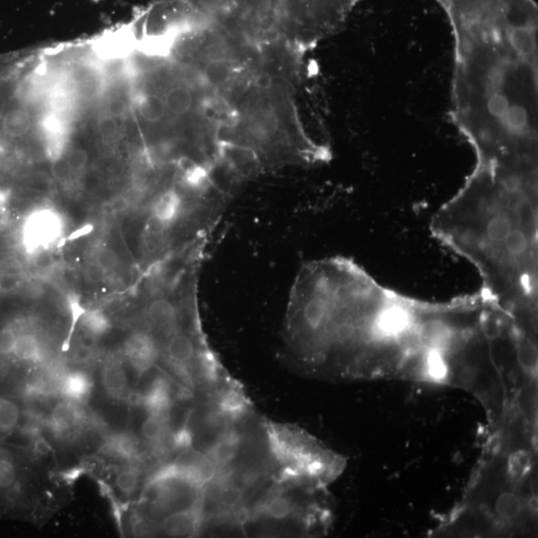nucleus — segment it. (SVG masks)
Here are the masks:
<instances>
[{
  "mask_svg": "<svg viewBox=\"0 0 538 538\" xmlns=\"http://www.w3.org/2000/svg\"><path fill=\"white\" fill-rule=\"evenodd\" d=\"M136 36L129 26L110 31L102 35L93 44V50L98 58L105 61H120L128 58L137 50Z\"/></svg>",
  "mask_w": 538,
  "mask_h": 538,
  "instance_id": "nucleus-8",
  "label": "nucleus"
},
{
  "mask_svg": "<svg viewBox=\"0 0 538 538\" xmlns=\"http://www.w3.org/2000/svg\"><path fill=\"white\" fill-rule=\"evenodd\" d=\"M16 471L12 462L5 458H0V488H8L14 482Z\"/></svg>",
  "mask_w": 538,
  "mask_h": 538,
  "instance_id": "nucleus-23",
  "label": "nucleus"
},
{
  "mask_svg": "<svg viewBox=\"0 0 538 538\" xmlns=\"http://www.w3.org/2000/svg\"><path fill=\"white\" fill-rule=\"evenodd\" d=\"M104 449L109 455L122 460H135L139 455L138 442L128 434H118L108 438Z\"/></svg>",
  "mask_w": 538,
  "mask_h": 538,
  "instance_id": "nucleus-14",
  "label": "nucleus"
},
{
  "mask_svg": "<svg viewBox=\"0 0 538 538\" xmlns=\"http://www.w3.org/2000/svg\"><path fill=\"white\" fill-rule=\"evenodd\" d=\"M538 175L475 166L431 218L434 236L477 269L480 292L537 330Z\"/></svg>",
  "mask_w": 538,
  "mask_h": 538,
  "instance_id": "nucleus-3",
  "label": "nucleus"
},
{
  "mask_svg": "<svg viewBox=\"0 0 538 538\" xmlns=\"http://www.w3.org/2000/svg\"><path fill=\"white\" fill-rule=\"evenodd\" d=\"M19 420V409L11 401L0 400V429L8 431L16 426Z\"/></svg>",
  "mask_w": 538,
  "mask_h": 538,
  "instance_id": "nucleus-20",
  "label": "nucleus"
},
{
  "mask_svg": "<svg viewBox=\"0 0 538 538\" xmlns=\"http://www.w3.org/2000/svg\"><path fill=\"white\" fill-rule=\"evenodd\" d=\"M34 451L38 457L47 458L51 457L53 453L49 442L43 438H37L34 442Z\"/></svg>",
  "mask_w": 538,
  "mask_h": 538,
  "instance_id": "nucleus-31",
  "label": "nucleus"
},
{
  "mask_svg": "<svg viewBox=\"0 0 538 538\" xmlns=\"http://www.w3.org/2000/svg\"><path fill=\"white\" fill-rule=\"evenodd\" d=\"M134 105L141 119L149 125H161L168 118L165 102L161 92H139L134 97Z\"/></svg>",
  "mask_w": 538,
  "mask_h": 538,
  "instance_id": "nucleus-9",
  "label": "nucleus"
},
{
  "mask_svg": "<svg viewBox=\"0 0 538 538\" xmlns=\"http://www.w3.org/2000/svg\"><path fill=\"white\" fill-rule=\"evenodd\" d=\"M274 482L263 497L245 509L240 522L243 533H324L330 522L326 502L320 497L325 489L304 488L276 477Z\"/></svg>",
  "mask_w": 538,
  "mask_h": 538,
  "instance_id": "nucleus-5",
  "label": "nucleus"
},
{
  "mask_svg": "<svg viewBox=\"0 0 538 538\" xmlns=\"http://www.w3.org/2000/svg\"><path fill=\"white\" fill-rule=\"evenodd\" d=\"M127 110V105H126L125 101H124L123 99L113 98L108 102L107 112L106 113L119 119L121 118V117L125 116Z\"/></svg>",
  "mask_w": 538,
  "mask_h": 538,
  "instance_id": "nucleus-28",
  "label": "nucleus"
},
{
  "mask_svg": "<svg viewBox=\"0 0 538 538\" xmlns=\"http://www.w3.org/2000/svg\"><path fill=\"white\" fill-rule=\"evenodd\" d=\"M128 376L123 365L118 360H112L102 371V385L110 397H123L128 390Z\"/></svg>",
  "mask_w": 538,
  "mask_h": 538,
  "instance_id": "nucleus-11",
  "label": "nucleus"
},
{
  "mask_svg": "<svg viewBox=\"0 0 538 538\" xmlns=\"http://www.w3.org/2000/svg\"><path fill=\"white\" fill-rule=\"evenodd\" d=\"M124 354L139 377L155 370H161L159 367L161 350L158 339L150 328L131 334L124 345Z\"/></svg>",
  "mask_w": 538,
  "mask_h": 538,
  "instance_id": "nucleus-7",
  "label": "nucleus"
},
{
  "mask_svg": "<svg viewBox=\"0 0 538 538\" xmlns=\"http://www.w3.org/2000/svg\"><path fill=\"white\" fill-rule=\"evenodd\" d=\"M93 232H94V225L92 223H85V225H80L76 229L71 232L66 238H61L60 240H61L62 245L68 243H74V241L90 236Z\"/></svg>",
  "mask_w": 538,
  "mask_h": 538,
  "instance_id": "nucleus-26",
  "label": "nucleus"
},
{
  "mask_svg": "<svg viewBox=\"0 0 538 538\" xmlns=\"http://www.w3.org/2000/svg\"><path fill=\"white\" fill-rule=\"evenodd\" d=\"M491 303H493V302H491ZM491 306H489V309H491ZM488 312H489V310H488ZM486 314H488V313H486ZM484 319H486V318H484ZM482 325H484V323H482ZM480 329H482V328H480ZM478 333H480V332H478ZM477 337H478V336H477ZM475 339H477V338H475ZM473 343H475V341H473ZM469 352H471V350H469ZM468 361H469V357H468ZM467 367H468V364H467ZM467 370H468V369H467Z\"/></svg>",
  "mask_w": 538,
  "mask_h": 538,
  "instance_id": "nucleus-32",
  "label": "nucleus"
},
{
  "mask_svg": "<svg viewBox=\"0 0 538 538\" xmlns=\"http://www.w3.org/2000/svg\"><path fill=\"white\" fill-rule=\"evenodd\" d=\"M33 256H34L35 265L40 269H48L52 265L53 258L49 254V250H41Z\"/></svg>",
  "mask_w": 538,
  "mask_h": 538,
  "instance_id": "nucleus-30",
  "label": "nucleus"
},
{
  "mask_svg": "<svg viewBox=\"0 0 538 538\" xmlns=\"http://www.w3.org/2000/svg\"><path fill=\"white\" fill-rule=\"evenodd\" d=\"M95 261H96L99 265H101L104 269L107 270L108 271V270L113 269L116 267L118 258H117L116 254H115V252L112 251V250L109 249H101L96 252Z\"/></svg>",
  "mask_w": 538,
  "mask_h": 538,
  "instance_id": "nucleus-25",
  "label": "nucleus"
},
{
  "mask_svg": "<svg viewBox=\"0 0 538 538\" xmlns=\"http://www.w3.org/2000/svg\"><path fill=\"white\" fill-rule=\"evenodd\" d=\"M51 172H52L53 177L61 183L69 181L74 174L65 158V154L64 156L51 161Z\"/></svg>",
  "mask_w": 538,
  "mask_h": 538,
  "instance_id": "nucleus-22",
  "label": "nucleus"
},
{
  "mask_svg": "<svg viewBox=\"0 0 538 538\" xmlns=\"http://www.w3.org/2000/svg\"><path fill=\"white\" fill-rule=\"evenodd\" d=\"M97 129L100 135V138L106 144L115 143L120 137V124L118 118L104 113L100 116L98 123H97Z\"/></svg>",
  "mask_w": 538,
  "mask_h": 538,
  "instance_id": "nucleus-18",
  "label": "nucleus"
},
{
  "mask_svg": "<svg viewBox=\"0 0 538 538\" xmlns=\"http://www.w3.org/2000/svg\"><path fill=\"white\" fill-rule=\"evenodd\" d=\"M63 219L58 212L49 208L30 212L22 225V243L31 256L41 250H49L63 236Z\"/></svg>",
  "mask_w": 538,
  "mask_h": 538,
  "instance_id": "nucleus-6",
  "label": "nucleus"
},
{
  "mask_svg": "<svg viewBox=\"0 0 538 538\" xmlns=\"http://www.w3.org/2000/svg\"><path fill=\"white\" fill-rule=\"evenodd\" d=\"M80 323L88 333L94 336L103 335L111 327L109 318L100 309H87Z\"/></svg>",
  "mask_w": 538,
  "mask_h": 538,
  "instance_id": "nucleus-16",
  "label": "nucleus"
},
{
  "mask_svg": "<svg viewBox=\"0 0 538 538\" xmlns=\"http://www.w3.org/2000/svg\"><path fill=\"white\" fill-rule=\"evenodd\" d=\"M16 339V334L13 330L8 328L0 330V356L13 353Z\"/></svg>",
  "mask_w": 538,
  "mask_h": 538,
  "instance_id": "nucleus-24",
  "label": "nucleus"
},
{
  "mask_svg": "<svg viewBox=\"0 0 538 538\" xmlns=\"http://www.w3.org/2000/svg\"><path fill=\"white\" fill-rule=\"evenodd\" d=\"M92 382L86 374L73 372L68 374L61 383V391L68 400L81 402L89 396Z\"/></svg>",
  "mask_w": 538,
  "mask_h": 538,
  "instance_id": "nucleus-13",
  "label": "nucleus"
},
{
  "mask_svg": "<svg viewBox=\"0 0 538 538\" xmlns=\"http://www.w3.org/2000/svg\"><path fill=\"white\" fill-rule=\"evenodd\" d=\"M453 118L477 163L537 161V6L500 1L449 17Z\"/></svg>",
  "mask_w": 538,
  "mask_h": 538,
  "instance_id": "nucleus-2",
  "label": "nucleus"
},
{
  "mask_svg": "<svg viewBox=\"0 0 538 538\" xmlns=\"http://www.w3.org/2000/svg\"><path fill=\"white\" fill-rule=\"evenodd\" d=\"M65 158L74 174L83 172L88 165V155L85 150L73 148L66 150Z\"/></svg>",
  "mask_w": 538,
  "mask_h": 538,
  "instance_id": "nucleus-21",
  "label": "nucleus"
},
{
  "mask_svg": "<svg viewBox=\"0 0 538 538\" xmlns=\"http://www.w3.org/2000/svg\"><path fill=\"white\" fill-rule=\"evenodd\" d=\"M13 354L22 361L38 362L42 358V349L38 339L32 334L17 336Z\"/></svg>",
  "mask_w": 538,
  "mask_h": 538,
  "instance_id": "nucleus-15",
  "label": "nucleus"
},
{
  "mask_svg": "<svg viewBox=\"0 0 538 538\" xmlns=\"http://www.w3.org/2000/svg\"><path fill=\"white\" fill-rule=\"evenodd\" d=\"M66 303H67L71 317L69 335H68L67 340H66V347L69 348L71 338H72L73 334H74L75 328H76L77 324L80 323L87 309L82 304L81 299H80L78 294L76 293H68L66 295Z\"/></svg>",
  "mask_w": 538,
  "mask_h": 538,
  "instance_id": "nucleus-19",
  "label": "nucleus"
},
{
  "mask_svg": "<svg viewBox=\"0 0 538 538\" xmlns=\"http://www.w3.org/2000/svg\"><path fill=\"white\" fill-rule=\"evenodd\" d=\"M84 418L83 410L75 401H63L52 409L50 425L57 433L65 434L80 428Z\"/></svg>",
  "mask_w": 538,
  "mask_h": 538,
  "instance_id": "nucleus-10",
  "label": "nucleus"
},
{
  "mask_svg": "<svg viewBox=\"0 0 538 538\" xmlns=\"http://www.w3.org/2000/svg\"><path fill=\"white\" fill-rule=\"evenodd\" d=\"M139 477H141V471L136 467H127L121 469L117 473V489L125 497H132L138 489Z\"/></svg>",
  "mask_w": 538,
  "mask_h": 538,
  "instance_id": "nucleus-17",
  "label": "nucleus"
},
{
  "mask_svg": "<svg viewBox=\"0 0 538 538\" xmlns=\"http://www.w3.org/2000/svg\"><path fill=\"white\" fill-rule=\"evenodd\" d=\"M106 274L107 270L104 269L96 261L89 263L85 269V278L89 282H101L105 279Z\"/></svg>",
  "mask_w": 538,
  "mask_h": 538,
  "instance_id": "nucleus-27",
  "label": "nucleus"
},
{
  "mask_svg": "<svg viewBox=\"0 0 538 538\" xmlns=\"http://www.w3.org/2000/svg\"><path fill=\"white\" fill-rule=\"evenodd\" d=\"M276 477L298 486L326 489L347 466L346 458L306 429L262 418L260 423Z\"/></svg>",
  "mask_w": 538,
  "mask_h": 538,
  "instance_id": "nucleus-4",
  "label": "nucleus"
},
{
  "mask_svg": "<svg viewBox=\"0 0 538 538\" xmlns=\"http://www.w3.org/2000/svg\"><path fill=\"white\" fill-rule=\"evenodd\" d=\"M440 303L401 295L351 259L304 263L290 290L283 345L310 377L424 383Z\"/></svg>",
  "mask_w": 538,
  "mask_h": 538,
  "instance_id": "nucleus-1",
  "label": "nucleus"
},
{
  "mask_svg": "<svg viewBox=\"0 0 538 538\" xmlns=\"http://www.w3.org/2000/svg\"><path fill=\"white\" fill-rule=\"evenodd\" d=\"M19 276L12 273H4L0 276V290L4 292L12 291L19 287Z\"/></svg>",
  "mask_w": 538,
  "mask_h": 538,
  "instance_id": "nucleus-29",
  "label": "nucleus"
},
{
  "mask_svg": "<svg viewBox=\"0 0 538 538\" xmlns=\"http://www.w3.org/2000/svg\"><path fill=\"white\" fill-rule=\"evenodd\" d=\"M3 127L8 138H23L32 130V115L27 108H10L3 114Z\"/></svg>",
  "mask_w": 538,
  "mask_h": 538,
  "instance_id": "nucleus-12",
  "label": "nucleus"
}]
</instances>
